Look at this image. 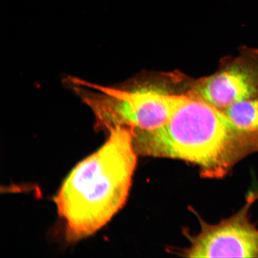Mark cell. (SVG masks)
<instances>
[{"instance_id": "obj_2", "label": "cell", "mask_w": 258, "mask_h": 258, "mask_svg": "<svg viewBox=\"0 0 258 258\" xmlns=\"http://www.w3.org/2000/svg\"><path fill=\"white\" fill-rule=\"evenodd\" d=\"M132 136L138 155L184 161L209 178L224 177L251 154L223 111L187 96L162 126Z\"/></svg>"}, {"instance_id": "obj_1", "label": "cell", "mask_w": 258, "mask_h": 258, "mask_svg": "<svg viewBox=\"0 0 258 258\" xmlns=\"http://www.w3.org/2000/svg\"><path fill=\"white\" fill-rule=\"evenodd\" d=\"M109 132L106 143L74 167L54 198L69 241L96 233L127 201L138 154L128 128Z\"/></svg>"}, {"instance_id": "obj_3", "label": "cell", "mask_w": 258, "mask_h": 258, "mask_svg": "<svg viewBox=\"0 0 258 258\" xmlns=\"http://www.w3.org/2000/svg\"><path fill=\"white\" fill-rule=\"evenodd\" d=\"M67 82L94 114L97 126L108 132L127 128L133 134L155 130L169 120L185 96L156 89H124L69 77Z\"/></svg>"}, {"instance_id": "obj_4", "label": "cell", "mask_w": 258, "mask_h": 258, "mask_svg": "<svg viewBox=\"0 0 258 258\" xmlns=\"http://www.w3.org/2000/svg\"><path fill=\"white\" fill-rule=\"evenodd\" d=\"M258 196L251 193L236 214L217 224L201 221V232L190 236L182 256L195 258L258 257V230L249 212Z\"/></svg>"}]
</instances>
